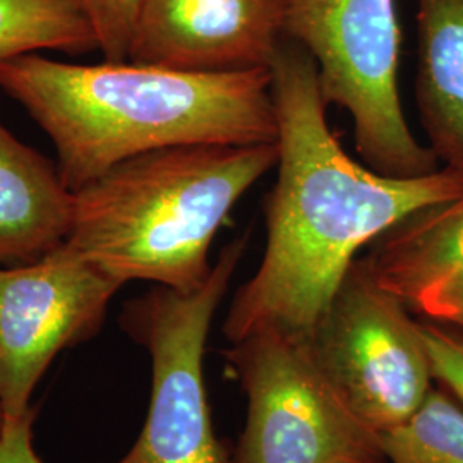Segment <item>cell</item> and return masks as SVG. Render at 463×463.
<instances>
[{"label": "cell", "mask_w": 463, "mask_h": 463, "mask_svg": "<svg viewBox=\"0 0 463 463\" xmlns=\"http://www.w3.org/2000/svg\"><path fill=\"white\" fill-rule=\"evenodd\" d=\"M279 177L266 198L265 254L223 323L231 344L260 331L309 338L359 250L415 212L463 193V170L384 175L331 133L309 52L281 42L269 67Z\"/></svg>", "instance_id": "1"}, {"label": "cell", "mask_w": 463, "mask_h": 463, "mask_svg": "<svg viewBox=\"0 0 463 463\" xmlns=\"http://www.w3.org/2000/svg\"><path fill=\"white\" fill-rule=\"evenodd\" d=\"M0 88L52 139L72 193L153 149L279 139L269 71L204 74L129 61L88 66L30 53L0 66Z\"/></svg>", "instance_id": "2"}, {"label": "cell", "mask_w": 463, "mask_h": 463, "mask_svg": "<svg viewBox=\"0 0 463 463\" xmlns=\"http://www.w3.org/2000/svg\"><path fill=\"white\" fill-rule=\"evenodd\" d=\"M279 164L277 143H198L131 156L74 191L66 244L120 283L194 292L232 208Z\"/></svg>", "instance_id": "3"}, {"label": "cell", "mask_w": 463, "mask_h": 463, "mask_svg": "<svg viewBox=\"0 0 463 463\" xmlns=\"http://www.w3.org/2000/svg\"><path fill=\"white\" fill-rule=\"evenodd\" d=\"M281 33L307 50L326 105L347 110L355 148L384 175L415 177L439 162L411 131L398 93L395 0H279Z\"/></svg>", "instance_id": "4"}, {"label": "cell", "mask_w": 463, "mask_h": 463, "mask_svg": "<svg viewBox=\"0 0 463 463\" xmlns=\"http://www.w3.org/2000/svg\"><path fill=\"white\" fill-rule=\"evenodd\" d=\"M248 241L244 233L227 244L198 290L155 285L124 306L122 330L151 359V397L139 438L116 463H232L213 430L203 364L216 309Z\"/></svg>", "instance_id": "5"}, {"label": "cell", "mask_w": 463, "mask_h": 463, "mask_svg": "<svg viewBox=\"0 0 463 463\" xmlns=\"http://www.w3.org/2000/svg\"><path fill=\"white\" fill-rule=\"evenodd\" d=\"M223 355L248 398L232 463H388L383 434L352 409L306 338L260 331Z\"/></svg>", "instance_id": "6"}, {"label": "cell", "mask_w": 463, "mask_h": 463, "mask_svg": "<svg viewBox=\"0 0 463 463\" xmlns=\"http://www.w3.org/2000/svg\"><path fill=\"white\" fill-rule=\"evenodd\" d=\"M352 409L381 434L407 422L432 390L419 321L357 258L307 338Z\"/></svg>", "instance_id": "7"}, {"label": "cell", "mask_w": 463, "mask_h": 463, "mask_svg": "<svg viewBox=\"0 0 463 463\" xmlns=\"http://www.w3.org/2000/svg\"><path fill=\"white\" fill-rule=\"evenodd\" d=\"M124 283L66 242L28 265L0 266V407L16 420L52 361L99 333Z\"/></svg>", "instance_id": "8"}, {"label": "cell", "mask_w": 463, "mask_h": 463, "mask_svg": "<svg viewBox=\"0 0 463 463\" xmlns=\"http://www.w3.org/2000/svg\"><path fill=\"white\" fill-rule=\"evenodd\" d=\"M281 42L279 0H145L129 62L204 74L269 71Z\"/></svg>", "instance_id": "9"}, {"label": "cell", "mask_w": 463, "mask_h": 463, "mask_svg": "<svg viewBox=\"0 0 463 463\" xmlns=\"http://www.w3.org/2000/svg\"><path fill=\"white\" fill-rule=\"evenodd\" d=\"M364 260L411 313L463 331V193L402 220Z\"/></svg>", "instance_id": "10"}, {"label": "cell", "mask_w": 463, "mask_h": 463, "mask_svg": "<svg viewBox=\"0 0 463 463\" xmlns=\"http://www.w3.org/2000/svg\"><path fill=\"white\" fill-rule=\"evenodd\" d=\"M74 193L36 149L0 122V266L42 260L69 237Z\"/></svg>", "instance_id": "11"}, {"label": "cell", "mask_w": 463, "mask_h": 463, "mask_svg": "<svg viewBox=\"0 0 463 463\" xmlns=\"http://www.w3.org/2000/svg\"><path fill=\"white\" fill-rule=\"evenodd\" d=\"M415 99L430 149L463 170V0H415Z\"/></svg>", "instance_id": "12"}, {"label": "cell", "mask_w": 463, "mask_h": 463, "mask_svg": "<svg viewBox=\"0 0 463 463\" xmlns=\"http://www.w3.org/2000/svg\"><path fill=\"white\" fill-rule=\"evenodd\" d=\"M40 50L84 53L99 47L74 0H0V66Z\"/></svg>", "instance_id": "13"}, {"label": "cell", "mask_w": 463, "mask_h": 463, "mask_svg": "<svg viewBox=\"0 0 463 463\" xmlns=\"http://www.w3.org/2000/svg\"><path fill=\"white\" fill-rule=\"evenodd\" d=\"M388 463H463V405L432 388L407 422L383 432Z\"/></svg>", "instance_id": "14"}, {"label": "cell", "mask_w": 463, "mask_h": 463, "mask_svg": "<svg viewBox=\"0 0 463 463\" xmlns=\"http://www.w3.org/2000/svg\"><path fill=\"white\" fill-rule=\"evenodd\" d=\"M88 19L103 61L128 62L145 0H74Z\"/></svg>", "instance_id": "15"}, {"label": "cell", "mask_w": 463, "mask_h": 463, "mask_svg": "<svg viewBox=\"0 0 463 463\" xmlns=\"http://www.w3.org/2000/svg\"><path fill=\"white\" fill-rule=\"evenodd\" d=\"M419 326L434 380L463 405V331L426 319Z\"/></svg>", "instance_id": "16"}, {"label": "cell", "mask_w": 463, "mask_h": 463, "mask_svg": "<svg viewBox=\"0 0 463 463\" xmlns=\"http://www.w3.org/2000/svg\"><path fill=\"white\" fill-rule=\"evenodd\" d=\"M36 411L16 420H5L0 434V463H43L33 445V422Z\"/></svg>", "instance_id": "17"}, {"label": "cell", "mask_w": 463, "mask_h": 463, "mask_svg": "<svg viewBox=\"0 0 463 463\" xmlns=\"http://www.w3.org/2000/svg\"><path fill=\"white\" fill-rule=\"evenodd\" d=\"M4 426H5V414H4V411H2V407H0V434H2V430H4Z\"/></svg>", "instance_id": "18"}]
</instances>
